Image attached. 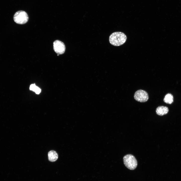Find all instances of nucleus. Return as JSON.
Here are the masks:
<instances>
[{
	"label": "nucleus",
	"instance_id": "nucleus-1",
	"mask_svg": "<svg viewBox=\"0 0 181 181\" xmlns=\"http://www.w3.org/2000/svg\"><path fill=\"white\" fill-rule=\"evenodd\" d=\"M126 39L127 37L124 33L117 32H113L110 35L109 41L111 44L118 46L123 44Z\"/></svg>",
	"mask_w": 181,
	"mask_h": 181
},
{
	"label": "nucleus",
	"instance_id": "nucleus-2",
	"mask_svg": "<svg viewBox=\"0 0 181 181\" xmlns=\"http://www.w3.org/2000/svg\"><path fill=\"white\" fill-rule=\"evenodd\" d=\"M124 164L125 166L130 170H134L137 167L138 162L134 156L130 154L125 155L123 158Z\"/></svg>",
	"mask_w": 181,
	"mask_h": 181
},
{
	"label": "nucleus",
	"instance_id": "nucleus-3",
	"mask_svg": "<svg viewBox=\"0 0 181 181\" xmlns=\"http://www.w3.org/2000/svg\"><path fill=\"white\" fill-rule=\"evenodd\" d=\"M13 19L16 23L22 24L27 23L28 20V17L26 12L23 11H19L15 13Z\"/></svg>",
	"mask_w": 181,
	"mask_h": 181
},
{
	"label": "nucleus",
	"instance_id": "nucleus-4",
	"mask_svg": "<svg viewBox=\"0 0 181 181\" xmlns=\"http://www.w3.org/2000/svg\"><path fill=\"white\" fill-rule=\"evenodd\" d=\"M134 99L137 101L144 102L147 101L149 99V96L146 91L141 89L136 91L134 95Z\"/></svg>",
	"mask_w": 181,
	"mask_h": 181
},
{
	"label": "nucleus",
	"instance_id": "nucleus-5",
	"mask_svg": "<svg viewBox=\"0 0 181 181\" xmlns=\"http://www.w3.org/2000/svg\"><path fill=\"white\" fill-rule=\"evenodd\" d=\"M53 45L54 50L56 53L58 54H62L64 53L65 46L63 42L56 40L53 42Z\"/></svg>",
	"mask_w": 181,
	"mask_h": 181
},
{
	"label": "nucleus",
	"instance_id": "nucleus-6",
	"mask_svg": "<svg viewBox=\"0 0 181 181\" xmlns=\"http://www.w3.org/2000/svg\"><path fill=\"white\" fill-rule=\"evenodd\" d=\"M156 111L158 115L161 116L167 113L169 111V109L167 107L160 106L157 108Z\"/></svg>",
	"mask_w": 181,
	"mask_h": 181
},
{
	"label": "nucleus",
	"instance_id": "nucleus-7",
	"mask_svg": "<svg viewBox=\"0 0 181 181\" xmlns=\"http://www.w3.org/2000/svg\"><path fill=\"white\" fill-rule=\"evenodd\" d=\"M48 156L49 160L51 162H53L56 161L58 158L57 153L55 151L53 150H51L49 152Z\"/></svg>",
	"mask_w": 181,
	"mask_h": 181
},
{
	"label": "nucleus",
	"instance_id": "nucleus-8",
	"mask_svg": "<svg viewBox=\"0 0 181 181\" xmlns=\"http://www.w3.org/2000/svg\"><path fill=\"white\" fill-rule=\"evenodd\" d=\"M165 103L171 104L173 102V97L170 93H168L165 96L163 99Z\"/></svg>",
	"mask_w": 181,
	"mask_h": 181
},
{
	"label": "nucleus",
	"instance_id": "nucleus-9",
	"mask_svg": "<svg viewBox=\"0 0 181 181\" xmlns=\"http://www.w3.org/2000/svg\"><path fill=\"white\" fill-rule=\"evenodd\" d=\"M34 92L36 94H39L41 92V89L39 88L36 86L34 90Z\"/></svg>",
	"mask_w": 181,
	"mask_h": 181
},
{
	"label": "nucleus",
	"instance_id": "nucleus-10",
	"mask_svg": "<svg viewBox=\"0 0 181 181\" xmlns=\"http://www.w3.org/2000/svg\"><path fill=\"white\" fill-rule=\"evenodd\" d=\"M36 87V86L35 84H32L30 86V90L34 91V90Z\"/></svg>",
	"mask_w": 181,
	"mask_h": 181
},
{
	"label": "nucleus",
	"instance_id": "nucleus-11",
	"mask_svg": "<svg viewBox=\"0 0 181 181\" xmlns=\"http://www.w3.org/2000/svg\"><path fill=\"white\" fill-rule=\"evenodd\" d=\"M58 55H58H58H58Z\"/></svg>",
	"mask_w": 181,
	"mask_h": 181
}]
</instances>
